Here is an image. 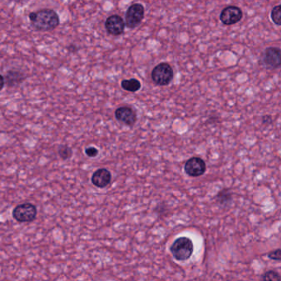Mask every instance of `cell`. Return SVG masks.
Wrapping results in <instances>:
<instances>
[{
    "label": "cell",
    "mask_w": 281,
    "mask_h": 281,
    "mask_svg": "<svg viewBox=\"0 0 281 281\" xmlns=\"http://www.w3.org/2000/svg\"><path fill=\"white\" fill-rule=\"evenodd\" d=\"M31 26L39 32H48L57 28L61 21L57 13L52 9L45 8L29 14Z\"/></svg>",
    "instance_id": "obj_1"
},
{
    "label": "cell",
    "mask_w": 281,
    "mask_h": 281,
    "mask_svg": "<svg viewBox=\"0 0 281 281\" xmlns=\"http://www.w3.org/2000/svg\"><path fill=\"white\" fill-rule=\"evenodd\" d=\"M170 251L174 258L177 261H186L193 253V243L186 237H181L174 241L170 247Z\"/></svg>",
    "instance_id": "obj_2"
},
{
    "label": "cell",
    "mask_w": 281,
    "mask_h": 281,
    "mask_svg": "<svg viewBox=\"0 0 281 281\" xmlns=\"http://www.w3.org/2000/svg\"><path fill=\"white\" fill-rule=\"evenodd\" d=\"M174 69L169 64L160 63L156 66L151 73V78L158 86H168L174 79Z\"/></svg>",
    "instance_id": "obj_3"
},
{
    "label": "cell",
    "mask_w": 281,
    "mask_h": 281,
    "mask_svg": "<svg viewBox=\"0 0 281 281\" xmlns=\"http://www.w3.org/2000/svg\"><path fill=\"white\" fill-rule=\"evenodd\" d=\"M37 214V209L33 204L23 203L13 209V217L19 223H30L35 220Z\"/></svg>",
    "instance_id": "obj_4"
},
{
    "label": "cell",
    "mask_w": 281,
    "mask_h": 281,
    "mask_svg": "<svg viewBox=\"0 0 281 281\" xmlns=\"http://www.w3.org/2000/svg\"><path fill=\"white\" fill-rule=\"evenodd\" d=\"M144 18V7L141 3H134L126 11L125 21L129 29L137 28Z\"/></svg>",
    "instance_id": "obj_5"
},
{
    "label": "cell",
    "mask_w": 281,
    "mask_h": 281,
    "mask_svg": "<svg viewBox=\"0 0 281 281\" xmlns=\"http://www.w3.org/2000/svg\"><path fill=\"white\" fill-rule=\"evenodd\" d=\"M243 18V11L237 6H228L221 12L219 19L226 26L234 25L239 23Z\"/></svg>",
    "instance_id": "obj_6"
},
{
    "label": "cell",
    "mask_w": 281,
    "mask_h": 281,
    "mask_svg": "<svg viewBox=\"0 0 281 281\" xmlns=\"http://www.w3.org/2000/svg\"><path fill=\"white\" fill-rule=\"evenodd\" d=\"M262 61L266 68L278 69L281 66V49L278 47L266 48L263 53Z\"/></svg>",
    "instance_id": "obj_7"
},
{
    "label": "cell",
    "mask_w": 281,
    "mask_h": 281,
    "mask_svg": "<svg viewBox=\"0 0 281 281\" xmlns=\"http://www.w3.org/2000/svg\"><path fill=\"white\" fill-rule=\"evenodd\" d=\"M126 23L121 16L111 15L106 18L105 22V28L108 34L118 36L123 34L126 29Z\"/></svg>",
    "instance_id": "obj_8"
},
{
    "label": "cell",
    "mask_w": 281,
    "mask_h": 281,
    "mask_svg": "<svg viewBox=\"0 0 281 281\" xmlns=\"http://www.w3.org/2000/svg\"><path fill=\"white\" fill-rule=\"evenodd\" d=\"M185 173L188 176L197 177L203 175L206 171V163L203 159L198 157H194L189 159L184 167Z\"/></svg>",
    "instance_id": "obj_9"
},
{
    "label": "cell",
    "mask_w": 281,
    "mask_h": 281,
    "mask_svg": "<svg viewBox=\"0 0 281 281\" xmlns=\"http://www.w3.org/2000/svg\"><path fill=\"white\" fill-rule=\"evenodd\" d=\"M116 120L126 126H132L137 121V115L135 110L130 106H121L115 111Z\"/></svg>",
    "instance_id": "obj_10"
},
{
    "label": "cell",
    "mask_w": 281,
    "mask_h": 281,
    "mask_svg": "<svg viewBox=\"0 0 281 281\" xmlns=\"http://www.w3.org/2000/svg\"><path fill=\"white\" fill-rule=\"evenodd\" d=\"M91 181H92V183L98 188H105L110 183L111 174L108 169L100 168L94 172Z\"/></svg>",
    "instance_id": "obj_11"
},
{
    "label": "cell",
    "mask_w": 281,
    "mask_h": 281,
    "mask_svg": "<svg viewBox=\"0 0 281 281\" xmlns=\"http://www.w3.org/2000/svg\"><path fill=\"white\" fill-rule=\"evenodd\" d=\"M4 76L5 78L6 85L8 87H16L20 85L26 79L25 73L23 71L18 70H10L7 71Z\"/></svg>",
    "instance_id": "obj_12"
},
{
    "label": "cell",
    "mask_w": 281,
    "mask_h": 281,
    "mask_svg": "<svg viewBox=\"0 0 281 281\" xmlns=\"http://www.w3.org/2000/svg\"><path fill=\"white\" fill-rule=\"evenodd\" d=\"M121 88L130 93H136L141 88L140 81L138 80L137 78L124 79L121 82Z\"/></svg>",
    "instance_id": "obj_13"
},
{
    "label": "cell",
    "mask_w": 281,
    "mask_h": 281,
    "mask_svg": "<svg viewBox=\"0 0 281 281\" xmlns=\"http://www.w3.org/2000/svg\"><path fill=\"white\" fill-rule=\"evenodd\" d=\"M216 200L221 206H228L233 201V194L229 189H223L218 192L216 196Z\"/></svg>",
    "instance_id": "obj_14"
},
{
    "label": "cell",
    "mask_w": 281,
    "mask_h": 281,
    "mask_svg": "<svg viewBox=\"0 0 281 281\" xmlns=\"http://www.w3.org/2000/svg\"><path fill=\"white\" fill-rule=\"evenodd\" d=\"M271 20L275 24L281 26V5L275 6L271 13Z\"/></svg>",
    "instance_id": "obj_15"
},
{
    "label": "cell",
    "mask_w": 281,
    "mask_h": 281,
    "mask_svg": "<svg viewBox=\"0 0 281 281\" xmlns=\"http://www.w3.org/2000/svg\"><path fill=\"white\" fill-rule=\"evenodd\" d=\"M58 153L63 160H67L73 155V150L68 145H61L59 147Z\"/></svg>",
    "instance_id": "obj_16"
},
{
    "label": "cell",
    "mask_w": 281,
    "mask_h": 281,
    "mask_svg": "<svg viewBox=\"0 0 281 281\" xmlns=\"http://www.w3.org/2000/svg\"><path fill=\"white\" fill-rule=\"evenodd\" d=\"M263 281H281V277L276 271H269L262 276Z\"/></svg>",
    "instance_id": "obj_17"
},
{
    "label": "cell",
    "mask_w": 281,
    "mask_h": 281,
    "mask_svg": "<svg viewBox=\"0 0 281 281\" xmlns=\"http://www.w3.org/2000/svg\"><path fill=\"white\" fill-rule=\"evenodd\" d=\"M98 153H99V151L95 147H88L85 149L86 155L89 158H95L98 156Z\"/></svg>",
    "instance_id": "obj_18"
},
{
    "label": "cell",
    "mask_w": 281,
    "mask_h": 281,
    "mask_svg": "<svg viewBox=\"0 0 281 281\" xmlns=\"http://www.w3.org/2000/svg\"><path fill=\"white\" fill-rule=\"evenodd\" d=\"M268 256L274 261H281V249H277L276 251H271L268 254Z\"/></svg>",
    "instance_id": "obj_19"
},
{
    "label": "cell",
    "mask_w": 281,
    "mask_h": 281,
    "mask_svg": "<svg viewBox=\"0 0 281 281\" xmlns=\"http://www.w3.org/2000/svg\"><path fill=\"white\" fill-rule=\"evenodd\" d=\"M67 50L70 53H75L78 51V47L75 45H70L67 47Z\"/></svg>",
    "instance_id": "obj_20"
},
{
    "label": "cell",
    "mask_w": 281,
    "mask_h": 281,
    "mask_svg": "<svg viewBox=\"0 0 281 281\" xmlns=\"http://www.w3.org/2000/svg\"><path fill=\"white\" fill-rule=\"evenodd\" d=\"M262 121H263L264 124H270L272 122V118H271V116H265L262 118Z\"/></svg>",
    "instance_id": "obj_21"
},
{
    "label": "cell",
    "mask_w": 281,
    "mask_h": 281,
    "mask_svg": "<svg viewBox=\"0 0 281 281\" xmlns=\"http://www.w3.org/2000/svg\"><path fill=\"white\" fill-rule=\"evenodd\" d=\"M1 81H2V84H1V90H3V88H4V85L6 84L5 78H4V76H1Z\"/></svg>",
    "instance_id": "obj_22"
}]
</instances>
